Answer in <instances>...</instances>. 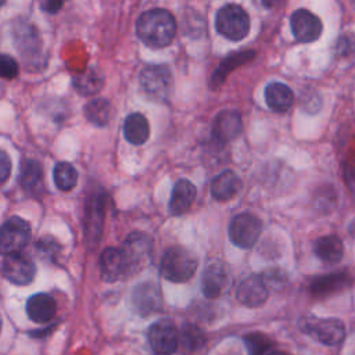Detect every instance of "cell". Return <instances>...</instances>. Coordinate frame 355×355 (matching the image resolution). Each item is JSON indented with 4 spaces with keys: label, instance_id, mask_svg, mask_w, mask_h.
<instances>
[{
    "label": "cell",
    "instance_id": "6da1fadb",
    "mask_svg": "<svg viewBox=\"0 0 355 355\" xmlns=\"http://www.w3.org/2000/svg\"><path fill=\"white\" fill-rule=\"evenodd\" d=\"M136 33L144 44L153 49L166 47L175 37L176 21L168 10L153 8L139 17Z\"/></svg>",
    "mask_w": 355,
    "mask_h": 355
},
{
    "label": "cell",
    "instance_id": "7a4b0ae2",
    "mask_svg": "<svg viewBox=\"0 0 355 355\" xmlns=\"http://www.w3.org/2000/svg\"><path fill=\"white\" fill-rule=\"evenodd\" d=\"M197 269L196 255L184 247H171L168 248L159 263L161 275L173 283H184L194 275Z\"/></svg>",
    "mask_w": 355,
    "mask_h": 355
},
{
    "label": "cell",
    "instance_id": "3957f363",
    "mask_svg": "<svg viewBox=\"0 0 355 355\" xmlns=\"http://www.w3.org/2000/svg\"><path fill=\"white\" fill-rule=\"evenodd\" d=\"M215 28L226 39L239 42L250 32V17L243 7L237 4H227L218 11Z\"/></svg>",
    "mask_w": 355,
    "mask_h": 355
},
{
    "label": "cell",
    "instance_id": "277c9868",
    "mask_svg": "<svg viewBox=\"0 0 355 355\" xmlns=\"http://www.w3.org/2000/svg\"><path fill=\"white\" fill-rule=\"evenodd\" d=\"M300 329L324 345H337L345 336L344 323L336 318L319 319L315 316H304L300 320Z\"/></svg>",
    "mask_w": 355,
    "mask_h": 355
},
{
    "label": "cell",
    "instance_id": "5b68a950",
    "mask_svg": "<svg viewBox=\"0 0 355 355\" xmlns=\"http://www.w3.org/2000/svg\"><path fill=\"white\" fill-rule=\"evenodd\" d=\"M31 239V226L26 220L11 216L0 225V254L10 255L19 252Z\"/></svg>",
    "mask_w": 355,
    "mask_h": 355
},
{
    "label": "cell",
    "instance_id": "8992f818",
    "mask_svg": "<svg viewBox=\"0 0 355 355\" xmlns=\"http://www.w3.org/2000/svg\"><path fill=\"white\" fill-rule=\"evenodd\" d=\"M151 250L153 243L147 234L141 232H135L126 237L121 247V251L126 261L129 275L136 273L146 266V263L150 261Z\"/></svg>",
    "mask_w": 355,
    "mask_h": 355
},
{
    "label": "cell",
    "instance_id": "52a82bcc",
    "mask_svg": "<svg viewBox=\"0 0 355 355\" xmlns=\"http://www.w3.org/2000/svg\"><path fill=\"white\" fill-rule=\"evenodd\" d=\"M261 230V220L250 212L233 216L229 223V237L240 248H251L257 243Z\"/></svg>",
    "mask_w": 355,
    "mask_h": 355
},
{
    "label": "cell",
    "instance_id": "ba28073f",
    "mask_svg": "<svg viewBox=\"0 0 355 355\" xmlns=\"http://www.w3.org/2000/svg\"><path fill=\"white\" fill-rule=\"evenodd\" d=\"M139 80L143 90L157 100H165L172 93L173 79L171 71L165 65L146 67L140 72Z\"/></svg>",
    "mask_w": 355,
    "mask_h": 355
},
{
    "label": "cell",
    "instance_id": "9c48e42d",
    "mask_svg": "<svg viewBox=\"0 0 355 355\" xmlns=\"http://www.w3.org/2000/svg\"><path fill=\"white\" fill-rule=\"evenodd\" d=\"M150 347L155 355H171L179 345V331L173 322L161 319L153 323L147 333Z\"/></svg>",
    "mask_w": 355,
    "mask_h": 355
},
{
    "label": "cell",
    "instance_id": "30bf717a",
    "mask_svg": "<svg viewBox=\"0 0 355 355\" xmlns=\"http://www.w3.org/2000/svg\"><path fill=\"white\" fill-rule=\"evenodd\" d=\"M230 280L232 277H230L229 266L219 259H214L205 266L202 273V279H201L202 294L207 298H212V300L218 298L227 290Z\"/></svg>",
    "mask_w": 355,
    "mask_h": 355
},
{
    "label": "cell",
    "instance_id": "8fae6325",
    "mask_svg": "<svg viewBox=\"0 0 355 355\" xmlns=\"http://www.w3.org/2000/svg\"><path fill=\"white\" fill-rule=\"evenodd\" d=\"M290 25L294 37L301 43L315 42L319 39L323 29L320 19L305 8H300L291 14Z\"/></svg>",
    "mask_w": 355,
    "mask_h": 355
},
{
    "label": "cell",
    "instance_id": "7c38bea8",
    "mask_svg": "<svg viewBox=\"0 0 355 355\" xmlns=\"http://www.w3.org/2000/svg\"><path fill=\"white\" fill-rule=\"evenodd\" d=\"M3 276L14 284H29L35 277V265L19 252L6 255L1 263Z\"/></svg>",
    "mask_w": 355,
    "mask_h": 355
},
{
    "label": "cell",
    "instance_id": "4fadbf2b",
    "mask_svg": "<svg viewBox=\"0 0 355 355\" xmlns=\"http://www.w3.org/2000/svg\"><path fill=\"white\" fill-rule=\"evenodd\" d=\"M14 42L25 58H31L32 61L39 58L42 54V42L37 35V31L33 25L26 21H19L14 25Z\"/></svg>",
    "mask_w": 355,
    "mask_h": 355
},
{
    "label": "cell",
    "instance_id": "5bb4252c",
    "mask_svg": "<svg viewBox=\"0 0 355 355\" xmlns=\"http://www.w3.org/2000/svg\"><path fill=\"white\" fill-rule=\"evenodd\" d=\"M268 295H269V290L263 283L262 277L258 275L245 277L239 284L236 291L237 301L250 308L261 306L268 300Z\"/></svg>",
    "mask_w": 355,
    "mask_h": 355
},
{
    "label": "cell",
    "instance_id": "9a60e30c",
    "mask_svg": "<svg viewBox=\"0 0 355 355\" xmlns=\"http://www.w3.org/2000/svg\"><path fill=\"white\" fill-rule=\"evenodd\" d=\"M132 301H133L136 311L140 315L147 316L150 313L159 311L161 304H162L161 291L157 284H154L151 282H144L133 288Z\"/></svg>",
    "mask_w": 355,
    "mask_h": 355
},
{
    "label": "cell",
    "instance_id": "2e32d148",
    "mask_svg": "<svg viewBox=\"0 0 355 355\" xmlns=\"http://www.w3.org/2000/svg\"><path fill=\"white\" fill-rule=\"evenodd\" d=\"M100 272L104 280L115 282L129 275L121 248H105L100 255Z\"/></svg>",
    "mask_w": 355,
    "mask_h": 355
},
{
    "label": "cell",
    "instance_id": "e0dca14e",
    "mask_svg": "<svg viewBox=\"0 0 355 355\" xmlns=\"http://www.w3.org/2000/svg\"><path fill=\"white\" fill-rule=\"evenodd\" d=\"M241 126V116L237 111L223 110L214 119L212 133L219 141L226 143L236 139L240 135Z\"/></svg>",
    "mask_w": 355,
    "mask_h": 355
},
{
    "label": "cell",
    "instance_id": "ac0fdd59",
    "mask_svg": "<svg viewBox=\"0 0 355 355\" xmlns=\"http://www.w3.org/2000/svg\"><path fill=\"white\" fill-rule=\"evenodd\" d=\"M57 304L55 300L46 293H37L32 295L26 302V313L31 320L36 323H46L55 316Z\"/></svg>",
    "mask_w": 355,
    "mask_h": 355
},
{
    "label": "cell",
    "instance_id": "d6986e66",
    "mask_svg": "<svg viewBox=\"0 0 355 355\" xmlns=\"http://www.w3.org/2000/svg\"><path fill=\"white\" fill-rule=\"evenodd\" d=\"M196 194H197L196 186L189 179H179L172 189V194L169 200L171 214L175 216L184 214L194 202Z\"/></svg>",
    "mask_w": 355,
    "mask_h": 355
},
{
    "label": "cell",
    "instance_id": "ffe728a7",
    "mask_svg": "<svg viewBox=\"0 0 355 355\" xmlns=\"http://www.w3.org/2000/svg\"><path fill=\"white\" fill-rule=\"evenodd\" d=\"M241 180L240 178L230 169L220 172L212 179L211 183V194L218 201L232 200L240 190Z\"/></svg>",
    "mask_w": 355,
    "mask_h": 355
},
{
    "label": "cell",
    "instance_id": "44dd1931",
    "mask_svg": "<svg viewBox=\"0 0 355 355\" xmlns=\"http://www.w3.org/2000/svg\"><path fill=\"white\" fill-rule=\"evenodd\" d=\"M349 284H351L349 276L345 272H337V273H330V275L316 277L311 284V290L313 295L324 297L334 293H340Z\"/></svg>",
    "mask_w": 355,
    "mask_h": 355
},
{
    "label": "cell",
    "instance_id": "7402d4cb",
    "mask_svg": "<svg viewBox=\"0 0 355 355\" xmlns=\"http://www.w3.org/2000/svg\"><path fill=\"white\" fill-rule=\"evenodd\" d=\"M315 255L324 263H337L344 255V244L336 234L322 236L315 241Z\"/></svg>",
    "mask_w": 355,
    "mask_h": 355
},
{
    "label": "cell",
    "instance_id": "603a6c76",
    "mask_svg": "<svg viewBox=\"0 0 355 355\" xmlns=\"http://www.w3.org/2000/svg\"><path fill=\"white\" fill-rule=\"evenodd\" d=\"M265 100L270 110L276 112H286L294 101L291 89L280 82H272L265 89Z\"/></svg>",
    "mask_w": 355,
    "mask_h": 355
},
{
    "label": "cell",
    "instance_id": "cb8c5ba5",
    "mask_svg": "<svg viewBox=\"0 0 355 355\" xmlns=\"http://www.w3.org/2000/svg\"><path fill=\"white\" fill-rule=\"evenodd\" d=\"M123 136L135 146H140L147 141L150 136V125L144 115L135 112L126 116L123 122Z\"/></svg>",
    "mask_w": 355,
    "mask_h": 355
},
{
    "label": "cell",
    "instance_id": "d4e9b609",
    "mask_svg": "<svg viewBox=\"0 0 355 355\" xmlns=\"http://www.w3.org/2000/svg\"><path fill=\"white\" fill-rule=\"evenodd\" d=\"M43 169L42 165L35 159H24L19 169V183L28 193L36 191L42 186Z\"/></svg>",
    "mask_w": 355,
    "mask_h": 355
},
{
    "label": "cell",
    "instance_id": "484cf974",
    "mask_svg": "<svg viewBox=\"0 0 355 355\" xmlns=\"http://www.w3.org/2000/svg\"><path fill=\"white\" fill-rule=\"evenodd\" d=\"M254 55H255L254 51H240V53H234V54L226 57L222 61V64L219 65V68L214 72L212 79H211V86L218 87L225 80V78L227 76V73L230 71H233L239 65L248 62L250 60L254 58Z\"/></svg>",
    "mask_w": 355,
    "mask_h": 355
},
{
    "label": "cell",
    "instance_id": "4316f807",
    "mask_svg": "<svg viewBox=\"0 0 355 355\" xmlns=\"http://www.w3.org/2000/svg\"><path fill=\"white\" fill-rule=\"evenodd\" d=\"M85 116L96 126H104L111 118V104L104 98H94L85 105Z\"/></svg>",
    "mask_w": 355,
    "mask_h": 355
},
{
    "label": "cell",
    "instance_id": "83f0119b",
    "mask_svg": "<svg viewBox=\"0 0 355 355\" xmlns=\"http://www.w3.org/2000/svg\"><path fill=\"white\" fill-rule=\"evenodd\" d=\"M53 178L55 186L62 191H69L75 187L78 182V171L67 161L57 162L53 171Z\"/></svg>",
    "mask_w": 355,
    "mask_h": 355
},
{
    "label": "cell",
    "instance_id": "f1b7e54d",
    "mask_svg": "<svg viewBox=\"0 0 355 355\" xmlns=\"http://www.w3.org/2000/svg\"><path fill=\"white\" fill-rule=\"evenodd\" d=\"M179 343L186 351H198L205 345V334L196 324H184L179 333Z\"/></svg>",
    "mask_w": 355,
    "mask_h": 355
},
{
    "label": "cell",
    "instance_id": "f546056e",
    "mask_svg": "<svg viewBox=\"0 0 355 355\" xmlns=\"http://www.w3.org/2000/svg\"><path fill=\"white\" fill-rule=\"evenodd\" d=\"M243 340L248 355H268L273 349V341L259 331L248 333Z\"/></svg>",
    "mask_w": 355,
    "mask_h": 355
},
{
    "label": "cell",
    "instance_id": "4dcf8cb0",
    "mask_svg": "<svg viewBox=\"0 0 355 355\" xmlns=\"http://www.w3.org/2000/svg\"><path fill=\"white\" fill-rule=\"evenodd\" d=\"M73 82L76 90L82 94H93L101 87V80L93 71H87L85 75L76 76Z\"/></svg>",
    "mask_w": 355,
    "mask_h": 355
},
{
    "label": "cell",
    "instance_id": "1f68e13d",
    "mask_svg": "<svg viewBox=\"0 0 355 355\" xmlns=\"http://www.w3.org/2000/svg\"><path fill=\"white\" fill-rule=\"evenodd\" d=\"M262 280L263 283L266 284L268 290L272 288V290H280L283 288V286L287 283V276H286V272L280 268H270V269H266L263 273H262Z\"/></svg>",
    "mask_w": 355,
    "mask_h": 355
},
{
    "label": "cell",
    "instance_id": "d6a6232c",
    "mask_svg": "<svg viewBox=\"0 0 355 355\" xmlns=\"http://www.w3.org/2000/svg\"><path fill=\"white\" fill-rule=\"evenodd\" d=\"M19 72V67L17 61L7 54H0V78L11 80L17 78Z\"/></svg>",
    "mask_w": 355,
    "mask_h": 355
},
{
    "label": "cell",
    "instance_id": "836d02e7",
    "mask_svg": "<svg viewBox=\"0 0 355 355\" xmlns=\"http://www.w3.org/2000/svg\"><path fill=\"white\" fill-rule=\"evenodd\" d=\"M11 173V159L8 154L0 150V186L7 182Z\"/></svg>",
    "mask_w": 355,
    "mask_h": 355
},
{
    "label": "cell",
    "instance_id": "e575fe53",
    "mask_svg": "<svg viewBox=\"0 0 355 355\" xmlns=\"http://www.w3.org/2000/svg\"><path fill=\"white\" fill-rule=\"evenodd\" d=\"M345 184L349 190L355 191V161H348L344 165V172H343Z\"/></svg>",
    "mask_w": 355,
    "mask_h": 355
},
{
    "label": "cell",
    "instance_id": "d590c367",
    "mask_svg": "<svg viewBox=\"0 0 355 355\" xmlns=\"http://www.w3.org/2000/svg\"><path fill=\"white\" fill-rule=\"evenodd\" d=\"M64 3L65 0H44L42 3V8L49 14H55L62 8Z\"/></svg>",
    "mask_w": 355,
    "mask_h": 355
},
{
    "label": "cell",
    "instance_id": "8d00e7d4",
    "mask_svg": "<svg viewBox=\"0 0 355 355\" xmlns=\"http://www.w3.org/2000/svg\"><path fill=\"white\" fill-rule=\"evenodd\" d=\"M282 0H255V3L258 6H261L262 8H266V10H272L275 8Z\"/></svg>",
    "mask_w": 355,
    "mask_h": 355
},
{
    "label": "cell",
    "instance_id": "74e56055",
    "mask_svg": "<svg viewBox=\"0 0 355 355\" xmlns=\"http://www.w3.org/2000/svg\"><path fill=\"white\" fill-rule=\"evenodd\" d=\"M348 233L351 234L352 239H355V218L351 220V223L348 225Z\"/></svg>",
    "mask_w": 355,
    "mask_h": 355
},
{
    "label": "cell",
    "instance_id": "f35d334b",
    "mask_svg": "<svg viewBox=\"0 0 355 355\" xmlns=\"http://www.w3.org/2000/svg\"><path fill=\"white\" fill-rule=\"evenodd\" d=\"M268 355H290L287 352H283V351H276V349H272Z\"/></svg>",
    "mask_w": 355,
    "mask_h": 355
},
{
    "label": "cell",
    "instance_id": "ab89813d",
    "mask_svg": "<svg viewBox=\"0 0 355 355\" xmlns=\"http://www.w3.org/2000/svg\"><path fill=\"white\" fill-rule=\"evenodd\" d=\"M4 3H6V0H0V7H1Z\"/></svg>",
    "mask_w": 355,
    "mask_h": 355
},
{
    "label": "cell",
    "instance_id": "60d3db41",
    "mask_svg": "<svg viewBox=\"0 0 355 355\" xmlns=\"http://www.w3.org/2000/svg\"><path fill=\"white\" fill-rule=\"evenodd\" d=\"M0 331H1V318H0Z\"/></svg>",
    "mask_w": 355,
    "mask_h": 355
},
{
    "label": "cell",
    "instance_id": "b9f144b4",
    "mask_svg": "<svg viewBox=\"0 0 355 355\" xmlns=\"http://www.w3.org/2000/svg\"><path fill=\"white\" fill-rule=\"evenodd\" d=\"M354 3H355V0H354Z\"/></svg>",
    "mask_w": 355,
    "mask_h": 355
}]
</instances>
